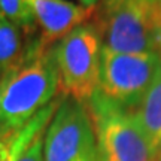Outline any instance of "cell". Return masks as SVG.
<instances>
[{
    "instance_id": "obj_1",
    "label": "cell",
    "mask_w": 161,
    "mask_h": 161,
    "mask_svg": "<svg viewBox=\"0 0 161 161\" xmlns=\"http://www.w3.org/2000/svg\"><path fill=\"white\" fill-rule=\"evenodd\" d=\"M60 91V75L54 46L31 43L24 61L14 73L3 78L0 98V142L15 137L42 109L52 103Z\"/></svg>"
},
{
    "instance_id": "obj_2",
    "label": "cell",
    "mask_w": 161,
    "mask_h": 161,
    "mask_svg": "<svg viewBox=\"0 0 161 161\" xmlns=\"http://www.w3.org/2000/svg\"><path fill=\"white\" fill-rule=\"evenodd\" d=\"M85 106L96 136L98 161H160L161 154L149 143L131 110L100 92Z\"/></svg>"
},
{
    "instance_id": "obj_3",
    "label": "cell",
    "mask_w": 161,
    "mask_h": 161,
    "mask_svg": "<svg viewBox=\"0 0 161 161\" xmlns=\"http://www.w3.org/2000/svg\"><path fill=\"white\" fill-rule=\"evenodd\" d=\"M102 39L92 24H80L54 45L64 98L86 104L98 91Z\"/></svg>"
},
{
    "instance_id": "obj_4",
    "label": "cell",
    "mask_w": 161,
    "mask_h": 161,
    "mask_svg": "<svg viewBox=\"0 0 161 161\" xmlns=\"http://www.w3.org/2000/svg\"><path fill=\"white\" fill-rule=\"evenodd\" d=\"M155 5L139 0H100L92 24L102 45L116 52H157Z\"/></svg>"
},
{
    "instance_id": "obj_5",
    "label": "cell",
    "mask_w": 161,
    "mask_h": 161,
    "mask_svg": "<svg viewBox=\"0 0 161 161\" xmlns=\"http://www.w3.org/2000/svg\"><path fill=\"white\" fill-rule=\"evenodd\" d=\"M160 64L158 52H116L103 46L97 92L133 110L149 90Z\"/></svg>"
},
{
    "instance_id": "obj_6",
    "label": "cell",
    "mask_w": 161,
    "mask_h": 161,
    "mask_svg": "<svg viewBox=\"0 0 161 161\" xmlns=\"http://www.w3.org/2000/svg\"><path fill=\"white\" fill-rule=\"evenodd\" d=\"M43 161H98L96 136L85 104L63 98L43 137Z\"/></svg>"
},
{
    "instance_id": "obj_7",
    "label": "cell",
    "mask_w": 161,
    "mask_h": 161,
    "mask_svg": "<svg viewBox=\"0 0 161 161\" xmlns=\"http://www.w3.org/2000/svg\"><path fill=\"white\" fill-rule=\"evenodd\" d=\"M36 23L42 27V37L37 40L40 48L54 46L92 15L94 8L75 5L69 0H27Z\"/></svg>"
},
{
    "instance_id": "obj_8",
    "label": "cell",
    "mask_w": 161,
    "mask_h": 161,
    "mask_svg": "<svg viewBox=\"0 0 161 161\" xmlns=\"http://www.w3.org/2000/svg\"><path fill=\"white\" fill-rule=\"evenodd\" d=\"M131 112L149 143L161 154V64L149 90Z\"/></svg>"
},
{
    "instance_id": "obj_9",
    "label": "cell",
    "mask_w": 161,
    "mask_h": 161,
    "mask_svg": "<svg viewBox=\"0 0 161 161\" xmlns=\"http://www.w3.org/2000/svg\"><path fill=\"white\" fill-rule=\"evenodd\" d=\"M25 52L21 30L0 15V80L21 66Z\"/></svg>"
},
{
    "instance_id": "obj_10",
    "label": "cell",
    "mask_w": 161,
    "mask_h": 161,
    "mask_svg": "<svg viewBox=\"0 0 161 161\" xmlns=\"http://www.w3.org/2000/svg\"><path fill=\"white\" fill-rule=\"evenodd\" d=\"M0 15L8 18L24 33L35 30L36 18L27 0H0Z\"/></svg>"
},
{
    "instance_id": "obj_11",
    "label": "cell",
    "mask_w": 161,
    "mask_h": 161,
    "mask_svg": "<svg viewBox=\"0 0 161 161\" xmlns=\"http://www.w3.org/2000/svg\"><path fill=\"white\" fill-rule=\"evenodd\" d=\"M45 130H42V131H39L36 134V137L21 152V155L18 157L17 161H43V137H45Z\"/></svg>"
},
{
    "instance_id": "obj_12",
    "label": "cell",
    "mask_w": 161,
    "mask_h": 161,
    "mask_svg": "<svg viewBox=\"0 0 161 161\" xmlns=\"http://www.w3.org/2000/svg\"><path fill=\"white\" fill-rule=\"evenodd\" d=\"M155 46L157 52L161 57V5L158 3L155 8Z\"/></svg>"
},
{
    "instance_id": "obj_13",
    "label": "cell",
    "mask_w": 161,
    "mask_h": 161,
    "mask_svg": "<svg viewBox=\"0 0 161 161\" xmlns=\"http://www.w3.org/2000/svg\"><path fill=\"white\" fill-rule=\"evenodd\" d=\"M79 2H80V5L85 6V8H96L100 0H79Z\"/></svg>"
},
{
    "instance_id": "obj_14",
    "label": "cell",
    "mask_w": 161,
    "mask_h": 161,
    "mask_svg": "<svg viewBox=\"0 0 161 161\" xmlns=\"http://www.w3.org/2000/svg\"><path fill=\"white\" fill-rule=\"evenodd\" d=\"M139 2H143V3H148V5H155V3H158V0H139Z\"/></svg>"
},
{
    "instance_id": "obj_15",
    "label": "cell",
    "mask_w": 161,
    "mask_h": 161,
    "mask_svg": "<svg viewBox=\"0 0 161 161\" xmlns=\"http://www.w3.org/2000/svg\"><path fill=\"white\" fill-rule=\"evenodd\" d=\"M2 90H3V79L0 80V98H2Z\"/></svg>"
},
{
    "instance_id": "obj_16",
    "label": "cell",
    "mask_w": 161,
    "mask_h": 161,
    "mask_svg": "<svg viewBox=\"0 0 161 161\" xmlns=\"http://www.w3.org/2000/svg\"><path fill=\"white\" fill-rule=\"evenodd\" d=\"M158 3H160V5H161V0H158Z\"/></svg>"
},
{
    "instance_id": "obj_17",
    "label": "cell",
    "mask_w": 161,
    "mask_h": 161,
    "mask_svg": "<svg viewBox=\"0 0 161 161\" xmlns=\"http://www.w3.org/2000/svg\"><path fill=\"white\" fill-rule=\"evenodd\" d=\"M160 161H161V158H160Z\"/></svg>"
}]
</instances>
